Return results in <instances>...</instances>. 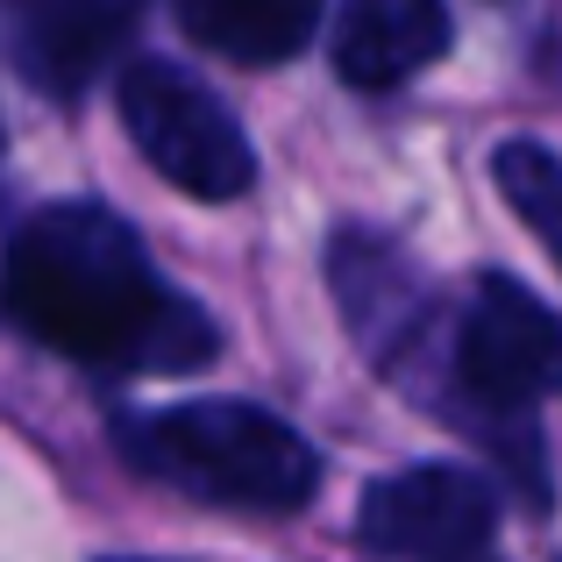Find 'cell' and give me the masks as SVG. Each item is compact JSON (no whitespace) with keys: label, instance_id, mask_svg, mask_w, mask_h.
I'll use <instances>...</instances> for the list:
<instances>
[{"label":"cell","instance_id":"6da1fadb","mask_svg":"<svg viewBox=\"0 0 562 562\" xmlns=\"http://www.w3.org/2000/svg\"><path fill=\"white\" fill-rule=\"evenodd\" d=\"M0 306L22 335L93 371H200L221 335L206 306L157 278L122 214L93 200L43 206L0 249Z\"/></svg>","mask_w":562,"mask_h":562},{"label":"cell","instance_id":"7a4b0ae2","mask_svg":"<svg viewBox=\"0 0 562 562\" xmlns=\"http://www.w3.org/2000/svg\"><path fill=\"white\" fill-rule=\"evenodd\" d=\"M122 456L157 484L206 498V506H249V513H292L314 498L321 463L306 435L249 398H186L165 413H128L114 427Z\"/></svg>","mask_w":562,"mask_h":562},{"label":"cell","instance_id":"3957f363","mask_svg":"<svg viewBox=\"0 0 562 562\" xmlns=\"http://www.w3.org/2000/svg\"><path fill=\"white\" fill-rule=\"evenodd\" d=\"M122 128L157 179H171L192 200H243L257 186V150L243 122L179 65L143 57L122 71Z\"/></svg>","mask_w":562,"mask_h":562},{"label":"cell","instance_id":"277c9868","mask_svg":"<svg viewBox=\"0 0 562 562\" xmlns=\"http://www.w3.org/2000/svg\"><path fill=\"white\" fill-rule=\"evenodd\" d=\"M456 384H463V398L506 413L562 392V314L506 271L477 278L463 321H456Z\"/></svg>","mask_w":562,"mask_h":562},{"label":"cell","instance_id":"5b68a950","mask_svg":"<svg viewBox=\"0 0 562 562\" xmlns=\"http://www.w3.org/2000/svg\"><path fill=\"white\" fill-rule=\"evenodd\" d=\"M492 527L498 506L463 463H413L398 477H378L357 513L363 549L398 562H463L492 541Z\"/></svg>","mask_w":562,"mask_h":562},{"label":"cell","instance_id":"8992f818","mask_svg":"<svg viewBox=\"0 0 562 562\" xmlns=\"http://www.w3.org/2000/svg\"><path fill=\"white\" fill-rule=\"evenodd\" d=\"M143 22V0H29L14 22V65L43 93H86Z\"/></svg>","mask_w":562,"mask_h":562},{"label":"cell","instance_id":"52a82bcc","mask_svg":"<svg viewBox=\"0 0 562 562\" xmlns=\"http://www.w3.org/2000/svg\"><path fill=\"white\" fill-rule=\"evenodd\" d=\"M449 50V8L441 0H342L335 14V71L363 93L427 71Z\"/></svg>","mask_w":562,"mask_h":562},{"label":"cell","instance_id":"ba28073f","mask_svg":"<svg viewBox=\"0 0 562 562\" xmlns=\"http://www.w3.org/2000/svg\"><path fill=\"white\" fill-rule=\"evenodd\" d=\"M179 22L200 50L235 65H285L306 50L321 22V0H179Z\"/></svg>","mask_w":562,"mask_h":562},{"label":"cell","instance_id":"9c48e42d","mask_svg":"<svg viewBox=\"0 0 562 562\" xmlns=\"http://www.w3.org/2000/svg\"><path fill=\"white\" fill-rule=\"evenodd\" d=\"M492 179L506 192V206L541 235V249L562 263V157L541 143H506L492 157Z\"/></svg>","mask_w":562,"mask_h":562},{"label":"cell","instance_id":"30bf717a","mask_svg":"<svg viewBox=\"0 0 562 562\" xmlns=\"http://www.w3.org/2000/svg\"><path fill=\"white\" fill-rule=\"evenodd\" d=\"M114 562H157V555H114Z\"/></svg>","mask_w":562,"mask_h":562},{"label":"cell","instance_id":"8fae6325","mask_svg":"<svg viewBox=\"0 0 562 562\" xmlns=\"http://www.w3.org/2000/svg\"><path fill=\"white\" fill-rule=\"evenodd\" d=\"M463 562H484V555H463Z\"/></svg>","mask_w":562,"mask_h":562}]
</instances>
